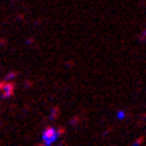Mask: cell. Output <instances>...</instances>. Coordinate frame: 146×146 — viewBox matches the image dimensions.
<instances>
[{
  "label": "cell",
  "instance_id": "1",
  "mask_svg": "<svg viewBox=\"0 0 146 146\" xmlns=\"http://www.w3.org/2000/svg\"><path fill=\"white\" fill-rule=\"evenodd\" d=\"M61 134H63V130H59V128H45L43 130V142L45 144H53Z\"/></svg>",
  "mask_w": 146,
  "mask_h": 146
},
{
  "label": "cell",
  "instance_id": "2",
  "mask_svg": "<svg viewBox=\"0 0 146 146\" xmlns=\"http://www.w3.org/2000/svg\"><path fill=\"white\" fill-rule=\"evenodd\" d=\"M0 91H2V96H4V98H10V96L14 94V85H12V83L0 81Z\"/></svg>",
  "mask_w": 146,
  "mask_h": 146
}]
</instances>
